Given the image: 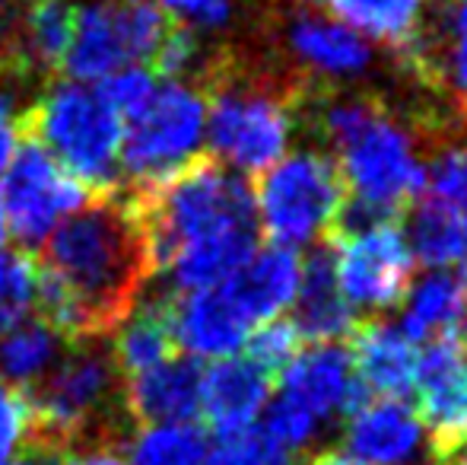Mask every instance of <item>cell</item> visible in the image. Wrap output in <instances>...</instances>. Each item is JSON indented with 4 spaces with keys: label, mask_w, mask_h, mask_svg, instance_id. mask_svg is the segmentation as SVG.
<instances>
[{
    "label": "cell",
    "mask_w": 467,
    "mask_h": 465,
    "mask_svg": "<svg viewBox=\"0 0 467 465\" xmlns=\"http://www.w3.org/2000/svg\"><path fill=\"white\" fill-rule=\"evenodd\" d=\"M150 274L130 198L99 195L45 242L36 310L67 344L99 342L134 312Z\"/></svg>",
    "instance_id": "obj_1"
},
{
    "label": "cell",
    "mask_w": 467,
    "mask_h": 465,
    "mask_svg": "<svg viewBox=\"0 0 467 465\" xmlns=\"http://www.w3.org/2000/svg\"><path fill=\"white\" fill-rule=\"evenodd\" d=\"M325 134L344 182V211L334 236L394 224L426 185V163L413 134L375 100H344L325 109Z\"/></svg>",
    "instance_id": "obj_2"
},
{
    "label": "cell",
    "mask_w": 467,
    "mask_h": 465,
    "mask_svg": "<svg viewBox=\"0 0 467 465\" xmlns=\"http://www.w3.org/2000/svg\"><path fill=\"white\" fill-rule=\"evenodd\" d=\"M128 198L140 220L150 271L160 274L185 246L239 230H258L254 192L245 175L210 156H197L166 182L130 192Z\"/></svg>",
    "instance_id": "obj_3"
},
{
    "label": "cell",
    "mask_w": 467,
    "mask_h": 465,
    "mask_svg": "<svg viewBox=\"0 0 467 465\" xmlns=\"http://www.w3.org/2000/svg\"><path fill=\"white\" fill-rule=\"evenodd\" d=\"M296 128V87L233 64L210 70L207 141L216 163L239 175L267 173L289 150Z\"/></svg>",
    "instance_id": "obj_4"
},
{
    "label": "cell",
    "mask_w": 467,
    "mask_h": 465,
    "mask_svg": "<svg viewBox=\"0 0 467 465\" xmlns=\"http://www.w3.org/2000/svg\"><path fill=\"white\" fill-rule=\"evenodd\" d=\"M121 118L87 83H51L19 115V134L36 141L67 175L96 195L121 185Z\"/></svg>",
    "instance_id": "obj_5"
},
{
    "label": "cell",
    "mask_w": 467,
    "mask_h": 465,
    "mask_svg": "<svg viewBox=\"0 0 467 465\" xmlns=\"http://www.w3.org/2000/svg\"><path fill=\"white\" fill-rule=\"evenodd\" d=\"M344 201V182L331 156L321 150H299L261 173L254 217L271 246L296 252L312 242L331 239Z\"/></svg>",
    "instance_id": "obj_6"
},
{
    "label": "cell",
    "mask_w": 467,
    "mask_h": 465,
    "mask_svg": "<svg viewBox=\"0 0 467 465\" xmlns=\"http://www.w3.org/2000/svg\"><path fill=\"white\" fill-rule=\"evenodd\" d=\"M121 124V173L130 192H140L197 160L207 141V96L185 80H166Z\"/></svg>",
    "instance_id": "obj_7"
},
{
    "label": "cell",
    "mask_w": 467,
    "mask_h": 465,
    "mask_svg": "<svg viewBox=\"0 0 467 465\" xmlns=\"http://www.w3.org/2000/svg\"><path fill=\"white\" fill-rule=\"evenodd\" d=\"M169 16L156 0H93L74 16V38L61 68L74 83H99L153 58Z\"/></svg>",
    "instance_id": "obj_8"
},
{
    "label": "cell",
    "mask_w": 467,
    "mask_h": 465,
    "mask_svg": "<svg viewBox=\"0 0 467 465\" xmlns=\"http://www.w3.org/2000/svg\"><path fill=\"white\" fill-rule=\"evenodd\" d=\"M96 195L67 175L36 141H19L13 160L0 175V205H4L6 236L23 252L45 246L48 236L83 211Z\"/></svg>",
    "instance_id": "obj_9"
},
{
    "label": "cell",
    "mask_w": 467,
    "mask_h": 465,
    "mask_svg": "<svg viewBox=\"0 0 467 465\" xmlns=\"http://www.w3.org/2000/svg\"><path fill=\"white\" fill-rule=\"evenodd\" d=\"M327 246L334 252V278L353 310L385 312L400 306L413 280V252L398 220L337 233Z\"/></svg>",
    "instance_id": "obj_10"
},
{
    "label": "cell",
    "mask_w": 467,
    "mask_h": 465,
    "mask_svg": "<svg viewBox=\"0 0 467 465\" xmlns=\"http://www.w3.org/2000/svg\"><path fill=\"white\" fill-rule=\"evenodd\" d=\"M413 392L420 396L417 415L423 421L432 462H449L467 449V364L462 338L426 342L417 357Z\"/></svg>",
    "instance_id": "obj_11"
},
{
    "label": "cell",
    "mask_w": 467,
    "mask_h": 465,
    "mask_svg": "<svg viewBox=\"0 0 467 465\" xmlns=\"http://www.w3.org/2000/svg\"><path fill=\"white\" fill-rule=\"evenodd\" d=\"M280 398L299 405L327 428L337 417H350L359 405L369 402V392L359 386L353 370V354L344 342L308 344L296 354L293 364L283 370Z\"/></svg>",
    "instance_id": "obj_12"
},
{
    "label": "cell",
    "mask_w": 467,
    "mask_h": 465,
    "mask_svg": "<svg viewBox=\"0 0 467 465\" xmlns=\"http://www.w3.org/2000/svg\"><path fill=\"white\" fill-rule=\"evenodd\" d=\"M166 310L175 348L185 351L191 360L235 357L245 348L248 335L258 329L242 312L226 284L194 293H172V297H166Z\"/></svg>",
    "instance_id": "obj_13"
},
{
    "label": "cell",
    "mask_w": 467,
    "mask_h": 465,
    "mask_svg": "<svg viewBox=\"0 0 467 465\" xmlns=\"http://www.w3.org/2000/svg\"><path fill=\"white\" fill-rule=\"evenodd\" d=\"M337 453L357 465H426L430 443L417 408L400 398H369L347 417Z\"/></svg>",
    "instance_id": "obj_14"
},
{
    "label": "cell",
    "mask_w": 467,
    "mask_h": 465,
    "mask_svg": "<svg viewBox=\"0 0 467 465\" xmlns=\"http://www.w3.org/2000/svg\"><path fill=\"white\" fill-rule=\"evenodd\" d=\"M201 364L191 357H172L137 373L121 386L124 415L140 428L194 421L201 415Z\"/></svg>",
    "instance_id": "obj_15"
},
{
    "label": "cell",
    "mask_w": 467,
    "mask_h": 465,
    "mask_svg": "<svg viewBox=\"0 0 467 465\" xmlns=\"http://www.w3.org/2000/svg\"><path fill=\"white\" fill-rule=\"evenodd\" d=\"M274 376L248 357L213 360L201 376V415L220 437L254 428V417L267 408Z\"/></svg>",
    "instance_id": "obj_16"
},
{
    "label": "cell",
    "mask_w": 467,
    "mask_h": 465,
    "mask_svg": "<svg viewBox=\"0 0 467 465\" xmlns=\"http://www.w3.org/2000/svg\"><path fill=\"white\" fill-rule=\"evenodd\" d=\"M347 348L353 354V370H357L359 386L369 392V398L407 402L413 383H417L420 351L398 325L385 322V319L357 325Z\"/></svg>",
    "instance_id": "obj_17"
},
{
    "label": "cell",
    "mask_w": 467,
    "mask_h": 465,
    "mask_svg": "<svg viewBox=\"0 0 467 465\" xmlns=\"http://www.w3.org/2000/svg\"><path fill=\"white\" fill-rule=\"evenodd\" d=\"M293 325L308 344H337L357 332V310L344 300L334 278L331 246L312 248L302 261L299 293L293 300Z\"/></svg>",
    "instance_id": "obj_18"
},
{
    "label": "cell",
    "mask_w": 467,
    "mask_h": 465,
    "mask_svg": "<svg viewBox=\"0 0 467 465\" xmlns=\"http://www.w3.org/2000/svg\"><path fill=\"white\" fill-rule=\"evenodd\" d=\"M404 58L436 87L467 102V0H442L439 13L407 42Z\"/></svg>",
    "instance_id": "obj_19"
},
{
    "label": "cell",
    "mask_w": 467,
    "mask_h": 465,
    "mask_svg": "<svg viewBox=\"0 0 467 465\" xmlns=\"http://www.w3.org/2000/svg\"><path fill=\"white\" fill-rule=\"evenodd\" d=\"M286 45L312 74L334 77V80L357 77L372 64L369 42L325 13H296L293 23L286 26Z\"/></svg>",
    "instance_id": "obj_20"
},
{
    "label": "cell",
    "mask_w": 467,
    "mask_h": 465,
    "mask_svg": "<svg viewBox=\"0 0 467 465\" xmlns=\"http://www.w3.org/2000/svg\"><path fill=\"white\" fill-rule=\"evenodd\" d=\"M302 280V259L293 248L261 246L254 255L226 280V291L242 306L252 325L267 319H280L286 306H293Z\"/></svg>",
    "instance_id": "obj_21"
},
{
    "label": "cell",
    "mask_w": 467,
    "mask_h": 465,
    "mask_svg": "<svg viewBox=\"0 0 467 465\" xmlns=\"http://www.w3.org/2000/svg\"><path fill=\"white\" fill-rule=\"evenodd\" d=\"M400 332L417 342L462 338L467 329V293L451 271H430L407 287L400 300Z\"/></svg>",
    "instance_id": "obj_22"
},
{
    "label": "cell",
    "mask_w": 467,
    "mask_h": 465,
    "mask_svg": "<svg viewBox=\"0 0 467 465\" xmlns=\"http://www.w3.org/2000/svg\"><path fill=\"white\" fill-rule=\"evenodd\" d=\"M111 360H115L121 379H130L137 373H147L153 366L166 364L175 357V338L169 329V310L166 297L137 303L134 312L111 332Z\"/></svg>",
    "instance_id": "obj_23"
},
{
    "label": "cell",
    "mask_w": 467,
    "mask_h": 465,
    "mask_svg": "<svg viewBox=\"0 0 467 465\" xmlns=\"http://www.w3.org/2000/svg\"><path fill=\"white\" fill-rule=\"evenodd\" d=\"M77 6L67 0H32L16 32V64L23 74H55L74 38Z\"/></svg>",
    "instance_id": "obj_24"
},
{
    "label": "cell",
    "mask_w": 467,
    "mask_h": 465,
    "mask_svg": "<svg viewBox=\"0 0 467 465\" xmlns=\"http://www.w3.org/2000/svg\"><path fill=\"white\" fill-rule=\"evenodd\" d=\"M318 4L334 23L400 51L420 26V0H318Z\"/></svg>",
    "instance_id": "obj_25"
},
{
    "label": "cell",
    "mask_w": 467,
    "mask_h": 465,
    "mask_svg": "<svg viewBox=\"0 0 467 465\" xmlns=\"http://www.w3.org/2000/svg\"><path fill=\"white\" fill-rule=\"evenodd\" d=\"M61 344L67 342L42 319L23 322L19 329L6 332V335H0V379L10 386L23 383L29 389L55 366Z\"/></svg>",
    "instance_id": "obj_26"
},
{
    "label": "cell",
    "mask_w": 467,
    "mask_h": 465,
    "mask_svg": "<svg viewBox=\"0 0 467 465\" xmlns=\"http://www.w3.org/2000/svg\"><path fill=\"white\" fill-rule=\"evenodd\" d=\"M207 456V434L201 424H156L140 428L124 456L128 465H203Z\"/></svg>",
    "instance_id": "obj_27"
},
{
    "label": "cell",
    "mask_w": 467,
    "mask_h": 465,
    "mask_svg": "<svg viewBox=\"0 0 467 465\" xmlns=\"http://www.w3.org/2000/svg\"><path fill=\"white\" fill-rule=\"evenodd\" d=\"M38 306V261L23 248H0V335L29 322Z\"/></svg>",
    "instance_id": "obj_28"
},
{
    "label": "cell",
    "mask_w": 467,
    "mask_h": 465,
    "mask_svg": "<svg viewBox=\"0 0 467 465\" xmlns=\"http://www.w3.org/2000/svg\"><path fill=\"white\" fill-rule=\"evenodd\" d=\"M312 460L286 453L277 440L261 428H245L239 434H226L207 449L203 465H308Z\"/></svg>",
    "instance_id": "obj_29"
},
{
    "label": "cell",
    "mask_w": 467,
    "mask_h": 465,
    "mask_svg": "<svg viewBox=\"0 0 467 465\" xmlns=\"http://www.w3.org/2000/svg\"><path fill=\"white\" fill-rule=\"evenodd\" d=\"M420 198L451 211L467 227V147H445L432 156Z\"/></svg>",
    "instance_id": "obj_30"
},
{
    "label": "cell",
    "mask_w": 467,
    "mask_h": 465,
    "mask_svg": "<svg viewBox=\"0 0 467 465\" xmlns=\"http://www.w3.org/2000/svg\"><path fill=\"white\" fill-rule=\"evenodd\" d=\"M245 348H248L245 357L252 360L254 366H261L267 376H274V373H283L293 364L296 354L306 348V342H302L293 319H267V322H261L258 329L248 335Z\"/></svg>",
    "instance_id": "obj_31"
},
{
    "label": "cell",
    "mask_w": 467,
    "mask_h": 465,
    "mask_svg": "<svg viewBox=\"0 0 467 465\" xmlns=\"http://www.w3.org/2000/svg\"><path fill=\"white\" fill-rule=\"evenodd\" d=\"M32 443V405L23 389L0 379V460L26 453Z\"/></svg>",
    "instance_id": "obj_32"
},
{
    "label": "cell",
    "mask_w": 467,
    "mask_h": 465,
    "mask_svg": "<svg viewBox=\"0 0 467 465\" xmlns=\"http://www.w3.org/2000/svg\"><path fill=\"white\" fill-rule=\"evenodd\" d=\"M150 61H153L160 77H166V80H182V77L191 74L194 68H201V61H203L201 38H197V32L188 29V26H169V32L162 36L160 48L153 51Z\"/></svg>",
    "instance_id": "obj_33"
},
{
    "label": "cell",
    "mask_w": 467,
    "mask_h": 465,
    "mask_svg": "<svg viewBox=\"0 0 467 465\" xmlns=\"http://www.w3.org/2000/svg\"><path fill=\"white\" fill-rule=\"evenodd\" d=\"M96 90H99V96L115 109L118 118L124 122V118L134 115L137 109L150 100V93L156 90V80L147 68L134 64V68H121L111 77H105V80H99Z\"/></svg>",
    "instance_id": "obj_34"
},
{
    "label": "cell",
    "mask_w": 467,
    "mask_h": 465,
    "mask_svg": "<svg viewBox=\"0 0 467 465\" xmlns=\"http://www.w3.org/2000/svg\"><path fill=\"white\" fill-rule=\"evenodd\" d=\"M166 16H175L188 29H226L235 16V0H156Z\"/></svg>",
    "instance_id": "obj_35"
},
{
    "label": "cell",
    "mask_w": 467,
    "mask_h": 465,
    "mask_svg": "<svg viewBox=\"0 0 467 465\" xmlns=\"http://www.w3.org/2000/svg\"><path fill=\"white\" fill-rule=\"evenodd\" d=\"M16 109H13V100L10 93H4L0 90V175H4L6 163L13 160V153H16V141H19V118L13 115Z\"/></svg>",
    "instance_id": "obj_36"
},
{
    "label": "cell",
    "mask_w": 467,
    "mask_h": 465,
    "mask_svg": "<svg viewBox=\"0 0 467 465\" xmlns=\"http://www.w3.org/2000/svg\"><path fill=\"white\" fill-rule=\"evenodd\" d=\"M57 465H128L121 443H99V447H83L67 453Z\"/></svg>",
    "instance_id": "obj_37"
},
{
    "label": "cell",
    "mask_w": 467,
    "mask_h": 465,
    "mask_svg": "<svg viewBox=\"0 0 467 465\" xmlns=\"http://www.w3.org/2000/svg\"><path fill=\"white\" fill-rule=\"evenodd\" d=\"M0 465H57L55 456L36 453V449H26V453L13 456V460H0Z\"/></svg>",
    "instance_id": "obj_38"
},
{
    "label": "cell",
    "mask_w": 467,
    "mask_h": 465,
    "mask_svg": "<svg viewBox=\"0 0 467 465\" xmlns=\"http://www.w3.org/2000/svg\"><path fill=\"white\" fill-rule=\"evenodd\" d=\"M442 465H467V449H462L458 456H451L449 462H442Z\"/></svg>",
    "instance_id": "obj_39"
},
{
    "label": "cell",
    "mask_w": 467,
    "mask_h": 465,
    "mask_svg": "<svg viewBox=\"0 0 467 465\" xmlns=\"http://www.w3.org/2000/svg\"><path fill=\"white\" fill-rule=\"evenodd\" d=\"M4 239H6V224H4V205H0V248H4Z\"/></svg>",
    "instance_id": "obj_40"
},
{
    "label": "cell",
    "mask_w": 467,
    "mask_h": 465,
    "mask_svg": "<svg viewBox=\"0 0 467 465\" xmlns=\"http://www.w3.org/2000/svg\"><path fill=\"white\" fill-rule=\"evenodd\" d=\"M462 354H464V364H467V329L462 332Z\"/></svg>",
    "instance_id": "obj_41"
},
{
    "label": "cell",
    "mask_w": 467,
    "mask_h": 465,
    "mask_svg": "<svg viewBox=\"0 0 467 465\" xmlns=\"http://www.w3.org/2000/svg\"><path fill=\"white\" fill-rule=\"evenodd\" d=\"M464 109H467V102H464Z\"/></svg>",
    "instance_id": "obj_42"
}]
</instances>
